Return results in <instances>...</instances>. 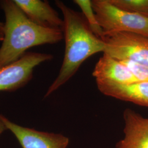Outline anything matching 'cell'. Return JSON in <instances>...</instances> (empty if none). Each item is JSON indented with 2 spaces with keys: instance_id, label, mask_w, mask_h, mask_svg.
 I'll return each instance as SVG.
<instances>
[{
  "instance_id": "cell-1",
  "label": "cell",
  "mask_w": 148,
  "mask_h": 148,
  "mask_svg": "<svg viewBox=\"0 0 148 148\" xmlns=\"http://www.w3.org/2000/svg\"><path fill=\"white\" fill-rule=\"evenodd\" d=\"M55 3L63 15L65 53L58 75L45 97L66 84L87 59L96 53L104 52L106 47L102 39L91 30L82 13L74 11L62 1H56Z\"/></svg>"
},
{
  "instance_id": "cell-2",
  "label": "cell",
  "mask_w": 148,
  "mask_h": 148,
  "mask_svg": "<svg viewBox=\"0 0 148 148\" xmlns=\"http://www.w3.org/2000/svg\"><path fill=\"white\" fill-rule=\"evenodd\" d=\"M0 7L5 17V37L0 48V68L19 60L30 48L54 44L63 40L62 30L35 24L14 1H1Z\"/></svg>"
},
{
  "instance_id": "cell-3",
  "label": "cell",
  "mask_w": 148,
  "mask_h": 148,
  "mask_svg": "<svg viewBox=\"0 0 148 148\" xmlns=\"http://www.w3.org/2000/svg\"><path fill=\"white\" fill-rule=\"evenodd\" d=\"M92 3L104 34L128 32L148 37L147 17L122 10L109 0H93Z\"/></svg>"
},
{
  "instance_id": "cell-4",
  "label": "cell",
  "mask_w": 148,
  "mask_h": 148,
  "mask_svg": "<svg viewBox=\"0 0 148 148\" xmlns=\"http://www.w3.org/2000/svg\"><path fill=\"white\" fill-rule=\"evenodd\" d=\"M103 53L118 60H130L148 68V37L132 32L105 33Z\"/></svg>"
},
{
  "instance_id": "cell-5",
  "label": "cell",
  "mask_w": 148,
  "mask_h": 148,
  "mask_svg": "<svg viewBox=\"0 0 148 148\" xmlns=\"http://www.w3.org/2000/svg\"><path fill=\"white\" fill-rule=\"evenodd\" d=\"M53 58L51 54L28 52L15 62L0 68V92L16 90L27 85L35 68Z\"/></svg>"
},
{
  "instance_id": "cell-6",
  "label": "cell",
  "mask_w": 148,
  "mask_h": 148,
  "mask_svg": "<svg viewBox=\"0 0 148 148\" xmlns=\"http://www.w3.org/2000/svg\"><path fill=\"white\" fill-rule=\"evenodd\" d=\"M7 130L16 136L23 148H66L69 138L61 134L38 131L21 126L1 115Z\"/></svg>"
},
{
  "instance_id": "cell-7",
  "label": "cell",
  "mask_w": 148,
  "mask_h": 148,
  "mask_svg": "<svg viewBox=\"0 0 148 148\" xmlns=\"http://www.w3.org/2000/svg\"><path fill=\"white\" fill-rule=\"evenodd\" d=\"M124 137L115 148H148V118L127 108L123 112Z\"/></svg>"
},
{
  "instance_id": "cell-8",
  "label": "cell",
  "mask_w": 148,
  "mask_h": 148,
  "mask_svg": "<svg viewBox=\"0 0 148 148\" xmlns=\"http://www.w3.org/2000/svg\"><path fill=\"white\" fill-rule=\"evenodd\" d=\"M92 75L96 82L127 85L139 81L121 61L105 53L96 64Z\"/></svg>"
},
{
  "instance_id": "cell-9",
  "label": "cell",
  "mask_w": 148,
  "mask_h": 148,
  "mask_svg": "<svg viewBox=\"0 0 148 148\" xmlns=\"http://www.w3.org/2000/svg\"><path fill=\"white\" fill-rule=\"evenodd\" d=\"M16 5L27 17L41 27L63 30V19L46 1L14 0Z\"/></svg>"
},
{
  "instance_id": "cell-10",
  "label": "cell",
  "mask_w": 148,
  "mask_h": 148,
  "mask_svg": "<svg viewBox=\"0 0 148 148\" xmlns=\"http://www.w3.org/2000/svg\"><path fill=\"white\" fill-rule=\"evenodd\" d=\"M96 82L98 90L104 95L148 107V82L139 81L127 85Z\"/></svg>"
},
{
  "instance_id": "cell-11",
  "label": "cell",
  "mask_w": 148,
  "mask_h": 148,
  "mask_svg": "<svg viewBox=\"0 0 148 148\" xmlns=\"http://www.w3.org/2000/svg\"><path fill=\"white\" fill-rule=\"evenodd\" d=\"M74 2L81 8L82 14L84 16L91 30L97 36L101 38L104 32L97 20V16L93 8L92 1L75 0Z\"/></svg>"
},
{
  "instance_id": "cell-12",
  "label": "cell",
  "mask_w": 148,
  "mask_h": 148,
  "mask_svg": "<svg viewBox=\"0 0 148 148\" xmlns=\"http://www.w3.org/2000/svg\"><path fill=\"white\" fill-rule=\"evenodd\" d=\"M122 10L148 18V0H109Z\"/></svg>"
},
{
  "instance_id": "cell-13",
  "label": "cell",
  "mask_w": 148,
  "mask_h": 148,
  "mask_svg": "<svg viewBox=\"0 0 148 148\" xmlns=\"http://www.w3.org/2000/svg\"><path fill=\"white\" fill-rule=\"evenodd\" d=\"M124 64L139 81L148 82V68L130 60L121 61Z\"/></svg>"
},
{
  "instance_id": "cell-14",
  "label": "cell",
  "mask_w": 148,
  "mask_h": 148,
  "mask_svg": "<svg viewBox=\"0 0 148 148\" xmlns=\"http://www.w3.org/2000/svg\"><path fill=\"white\" fill-rule=\"evenodd\" d=\"M5 24L0 21V41H3L5 37Z\"/></svg>"
},
{
  "instance_id": "cell-15",
  "label": "cell",
  "mask_w": 148,
  "mask_h": 148,
  "mask_svg": "<svg viewBox=\"0 0 148 148\" xmlns=\"http://www.w3.org/2000/svg\"><path fill=\"white\" fill-rule=\"evenodd\" d=\"M6 130H7V128L5 127V123L2 121L1 117V115H0V136Z\"/></svg>"
}]
</instances>
